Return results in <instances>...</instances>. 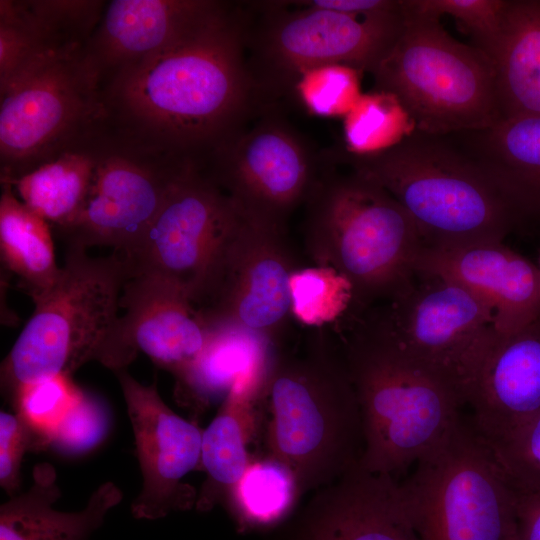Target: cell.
Returning a JSON list of instances; mask_svg holds the SVG:
<instances>
[{
  "label": "cell",
  "mask_w": 540,
  "mask_h": 540,
  "mask_svg": "<svg viewBox=\"0 0 540 540\" xmlns=\"http://www.w3.org/2000/svg\"><path fill=\"white\" fill-rule=\"evenodd\" d=\"M102 137L69 150L10 183L19 199L59 232L70 227L89 195Z\"/></svg>",
  "instance_id": "cell-27"
},
{
  "label": "cell",
  "mask_w": 540,
  "mask_h": 540,
  "mask_svg": "<svg viewBox=\"0 0 540 540\" xmlns=\"http://www.w3.org/2000/svg\"><path fill=\"white\" fill-rule=\"evenodd\" d=\"M54 468L43 463L33 471V484L0 507V540H89L123 494L112 482L101 484L79 512H61Z\"/></svg>",
  "instance_id": "cell-24"
},
{
  "label": "cell",
  "mask_w": 540,
  "mask_h": 540,
  "mask_svg": "<svg viewBox=\"0 0 540 540\" xmlns=\"http://www.w3.org/2000/svg\"><path fill=\"white\" fill-rule=\"evenodd\" d=\"M509 0H404L413 13L454 18L472 37L474 46L488 56L502 29Z\"/></svg>",
  "instance_id": "cell-33"
},
{
  "label": "cell",
  "mask_w": 540,
  "mask_h": 540,
  "mask_svg": "<svg viewBox=\"0 0 540 540\" xmlns=\"http://www.w3.org/2000/svg\"><path fill=\"white\" fill-rule=\"evenodd\" d=\"M212 156L213 168L204 173L241 213L284 230L321 176L306 144L275 119L243 128Z\"/></svg>",
  "instance_id": "cell-15"
},
{
  "label": "cell",
  "mask_w": 540,
  "mask_h": 540,
  "mask_svg": "<svg viewBox=\"0 0 540 540\" xmlns=\"http://www.w3.org/2000/svg\"><path fill=\"white\" fill-rule=\"evenodd\" d=\"M291 316L312 327L339 324L349 313L353 292L335 269L315 265L296 268L290 276Z\"/></svg>",
  "instance_id": "cell-30"
},
{
  "label": "cell",
  "mask_w": 540,
  "mask_h": 540,
  "mask_svg": "<svg viewBox=\"0 0 540 540\" xmlns=\"http://www.w3.org/2000/svg\"><path fill=\"white\" fill-rule=\"evenodd\" d=\"M298 6H308L336 11L339 13L370 17L398 12L403 0H306L291 2Z\"/></svg>",
  "instance_id": "cell-37"
},
{
  "label": "cell",
  "mask_w": 540,
  "mask_h": 540,
  "mask_svg": "<svg viewBox=\"0 0 540 540\" xmlns=\"http://www.w3.org/2000/svg\"><path fill=\"white\" fill-rule=\"evenodd\" d=\"M108 413L100 401L83 390L48 438V446L66 456L86 453L108 431Z\"/></svg>",
  "instance_id": "cell-34"
},
{
  "label": "cell",
  "mask_w": 540,
  "mask_h": 540,
  "mask_svg": "<svg viewBox=\"0 0 540 540\" xmlns=\"http://www.w3.org/2000/svg\"><path fill=\"white\" fill-rule=\"evenodd\" d=\"M186 162L125 137L102 138L93 182L73 224L60 232L68 248H113L132 256L178 181Z\"/></svg>",
  "instance_id": "cell-11"
},
{
  "label": "cell",
  "mask_w": 540,
  "mask_h": 540,
  "mask_svg": "<svg viewBox=\"0 0 540 540\" xmlns=\"http://www.w3.org/2000/svg\"><path fill=\"white\" fill-rule=\"evenodd\" d=\"M414 466L397 488L420 540H516L519 494L472 422Z\"/></svg>",
  "instance_id": "cell-8"
},
{
  "label": "cell",
  "mask_w": 540,
  "mask_h": 540,
  "mask_svg": "<svg viewBox=\"0 0 540 540\" xmlns=\"http://www.w3.org/2000/svg\"><path fill=\"white\" fill-rule=\"evenodd\" d=\"M371 72L375 93L389 97L413 129L446 136L501 119L490 57L451 36L438 18L411 12Z\"/></svg>",
  "instance_id": "cell-6"
},
{
  "label": "cell",
  "mask_w": 540,
  "mask_h": 540,
  "mask_svg": "<svg viewBox=\"0 0 540 540\" xmlns=\"http://www.w3.org/2000/svg\"><path fill=\"white\" fill-rule=\"evenodd\" d=\"M268 367L237 382L202 432L200 464L206 478L197 493L199 512L224 505L254 459L249 447L263 427L262 387Z\"/></svg>",
  "instance_id": "cell-23"
},
{
  "label": "cell",
  "mask_w": 540,
  "mask_h": 540,
  "mask_svg": "<svg viewBox=\"0 0 540 540\" xmlns=\"http://www.w3.org/2000/svg\"><path fill=\"white\" fill-rule=\"evenodd\" d=\"M82 390L71 376L58 375L18 387L10 396L17 414L37 435L41 446L78 399Z\"/></svg>",
  "instance_id": "cell-31"
},
{
  "label": "cell",
  "mask_w": 540,
  "mask_h": 540,
  "mask_svg": "<svg viewBox=\"0 0 540 540\" xmlns=\"http://www.w3.org/2000/svg\"><path fill=\"white\" fill-rule=\"evenodd\" d=\"M416 274L453 281L487 304L498 336L512 335L540 317V271L502 241L423 246Z\"/></svg>",
  "instance_id": "cell-19"
},
{
  "label": "cell",
  "mask_w": 540,
  "mask_h": 540,
  "mask_svg": "<svg viewBox=\"0 0 540 540\" xmlns=\"http://www.w3.org/2000/svg\"><path fill=\"white\" fill-rule=\"evenodd\" d=\"M539 271H540V258H539V265H538Z\"/></svg>",
  "instance_id": "cell-39"
},
{
  "label": "cell",
  "mask_w": 540,
  "mask_h": 540,
  "mask_svg": "<svg viewBox=\"0 0 540 540\" xmlns=\"http://www.w3.org/2000/svg\"><path fill=\"white\" fill-rule=\"evenodd\" d=\"M300 499L292 473L264 456L254 457L224 506L237 529L248 532L278 526L291 515Z\"/></svg>",
  "instance_id": "cell-29"
},
{
  "label": "cell",
  "mask_w": 540,
  "mask_h": 540,
  "mask_svg": "<svg viewBox=\"0 0 540 540\" xmlns=\"http://www.w3.org/2000/svg\"><path fill=\"white\" fill-rule=\"evenodd\" d=\"M131 422L143 478L131 504L135 518L156 520L195 506L197 493L183 482L201 461L202 430L175 413L156 383L143 385L125 369L115 372Z\"/></svg>",
  "instance_id": "cell-16"
},
{
  "label": "cell",
  "mask_w": 540,
  "mask_h": 540,
  "mask_svg": "<svg viewBox=\"0 0 540 540\" xmlns=\"http://www.w3.org/2000/svg\"><path fill=\"white\" fill-rule=\"evenodd\" d=\"M483 169L516 221H540V116L450 135Z\"/></svg>",
  "instance_id": "cell-22"
},
{
  "label": "cell",
  "mask_w": 540,
  "mask_h": 540,
  "mask_svg": "<svg viewBox=\"0 0 540 540\" xmlns=\"http://www.w3.org/2000/svg\"><path fill=\"white\" fill-rule=\"evenodd\" d=\"M295 269L285 230L242 214L196 308L209 327L242 328L277 345Z\"/></svg>",
  "instance_id": "cell-14"
},
{
  "label": "cell",
  "mask_w": 540,
  "mask_h": 540,
  "mask_svg": "<svg viewBox=\"0 0 540 540\" xmlns=\"http://www.w3.org/2000/svg\"><path fill=\"white\" fill-rule=\"evenodd\" d=\"M307 204L305 242L315 265L352 287L348 315L386 301L415 278L424 243L404 208L383 187L353 171L321 173Z\"/></svg>",
  "instance_id": "cell-5"
},
{
  "label": "cell",
  "mask_w": 540,
  "mask_h": 540,
  "mask_svg": "<svg viewBox=\"0 0 540 540\" xmlns=\"http://www.w3.org/2000/svg\"><path fill=\"white\" fill-rule=\"evenodd\" d=\"M339 156L396 199L424 246L503 242L517 223L483 169L449 135L413 129L384 148Z\"/></svg>",
  "instance_id": "cell-4"
},
{
  "label": "cell",
  "mask_w": 540,
  "mask_h": 540,
  "mask_svg": "<svg viewBox=\"0 0 540 540\" xmlns=\"http://www.w3.org/2000/svg\"><path fill=\"white\" fill-rule=\"evenodd\" d=\"M341 352L360 407L358 467L393 478L434 449L458 424L463 407L442 383L414 364L368 310L346 318Z\"/></svg>",
  "instance_id": "cell-3"
},
{
  "label": "cell",
  "mask_w": 540,
  "mask_h": 540,
  "mask_svg": "<svg viewBox=\"0 0 540 540\" xmlns=\"http://www.w3.org/2000/svg\"><path fill=\"white\" fill-rule=\"evenodd\" d=\"M270 4L273 8L266 10L255 42L263 66L258 79L262 91L288 84L294 87L303 73L324 65L371 73L393 42L404 15L403 5L395 13L360 17L308 6L290 11Z\"/></svg>",
  "instance_id": "cell-13"
},
{
  "label": "cell",
  "mask_w": 540,
  "mask_h": 540,
  "mask_svg": "<svg viewBox=\"0 0 540 540\" xmlns=\"http://www.w3.org/2000/svg\"><path fill=\"white\" fill-rule=\"evenodd\" d=\"M357 71L342 65H324L303 73L294 89L307 110L321 117L344 113L354 95Z\"/></svg>",
  "instance_id": "cell-35"
},
{
  "label": "cell",
  "mask_w": 540,
  "mask_h": 540,
  "mask_svg": "<svg viewBox=\"0 0 540 540\" xmlns=\"http://www.w3.org/2000/svg\"><path fill=\"white\" fill-rule=\"evenodd\" d=\"M120 307L124 313L96 359L114 372L125 369L141 352L177 377L199 356L211 334L193 303L153 275H129Z\"/></svg>",
  "instance_id": "cell-17"
},
{
  "label": "cell",
  "mask_w": 540,
  "mask_h": 540,
  "mask_svg": "<svg viewBox=\"0 0 540 540\" xmlns=\"http://www.w3.org/2000/svg\"><path fill=\"white\" fill-rule=\"evenodd\" d=\"M242 218L232 199L199 168L175 185L136 252L129 273L149 274L202 298L229 237Z\"/></svg>",
  "instance_id": "cell-12"
},
{
  "label": "cell",
  "mask_w": 540,
  "mask_h": 540,
  "mask_svg": "<svg viewBox=\"0 0 540 540\" xmlns=\"http://www.w3.org/2000/svg\"><path fill=\"white\" fill-rule=\"evenodd\" d=\"M486 441L517 493L540 495V412Z\"/></svg>",
  "instance_id": "cell-32"
},
{
  "label": "cell",
  "mask_w": 540,
  "mask_h": 540,
  "mask_svg": "<svg viewBox=\"0 0 540 540\" xmlns=\"http://www.w3.org/2000/svg\"><path fill=\"white\" fill-rule=\"evenodd\" d=\"M1 187V263L34 302L54 288L62 271L49 224L15 195L10 183L1 182Z\"/></svg>",
  "instance_id": "cell-28"
},
{
  "label": "cell",
  "mask_w": 540,
  "mask_h": 540,
  "mask_svg": "<svg viewBox=\"0 0 540 540\" xmlns=\"http://www.w3.org/2000/svg\"><path fill=\"white\" fill-rule=\"evenodd\" d=\"M368 311L392 342L460 401L471 399L497 333L491 308L459 284L416 274L400 292Z\"/></svg>",
  "instance_id": "cell-10"
},
{
  "label": "cell",
  "mask_w": 540,
  "mask_h": 540,
  "mask_svg": "<svg viewBox=\"0 0 540 540\" xmlns=\"http://www.w3.org/2000/svg\"><path fill=\"white\" fill-rule=\"evenodd\" d=\"M233 10L230 3L214 0H113L85 51L102 80L195 38Z\"/></svg>",
  "instance_id": "cell-18"
},
{
  "label": "cell",
  "mask_w": 540,
  "mask_h": 540,
  "mask_svg": "<svg viewBox=\"0 0 540 540\" xmlns=\"http://www.w3.org/2000/svg\"><path fill=\"white\" fill-rule=\"evenodd\" d=\"M101 81L83 46L42 61L0 90L1 182L100 134L107 120Z\"/></svg>",
  "instance_id": "cell-9"
},
{
  "label": "cell",
  "mask_w": 540,
  "mask_h": 540,
  "mask_svg": "<svg viewBox=\"0 0 540 540\" xmlns=\"http://www.w3.org/2000/svg\"><path fill=\"white\" fill-rule=\"evenodd\" d=\"M30 447H42L34 431L18 414L1 411L0 485L11 497L19 489L22 458Z\"/></svg>",
  "instance_id": "cell-36"
},
{
  "label": "cell",
  "mask_w": 540,
  "mask_h": 540,
  "mask_svg": "<svg viewBox=\"0 0 540 540\" xmlns=\"http://www.w3.org/2000/svg\"><path fill=\"white\" fill-rule=\"evenodd\" d=\"M277 345L264 336L237 327H211L210 337L195 361L176 378L179 403L202 412L228 395L233 386L265 370Z\"/></svg>",
  "instance_id": "cell-25"
},
{
  "label": "cell",
  "mask_w": 540,
  "mask_h": 540,
  "mask_svg": "<svg viewBox=\"0 0 540 540\" xmlns=\"http://www.w3.org/2000/svg\"><path fill=\"white\" fill-rule=\"evenodd\" d=\"M61 276L34 301V311L1 366L11 395L18 387L58 375L71 376L97 356L120 314L129 267L116 252L91 257L68 248Z\"/></svg>",
  "instance_id": "cell-7"
},
{
  "label": "cell",
  "mask_w": 540,
  "mask_h": 540,
  "mask_svg": "<svg viewBox=\"0 0 540 540\" xmlns=\"http://www.w3.org/2000/svg\"><path fill=\"white\" fill-rule=\"evenodd\" d=\"M501 119L540 116V0H509L489 55Z\"/></svg>",
  "instance_id": "cell-26"
},
{
  "label": "cell",
  "mask_w": 540,
  "mask_h": 540,
  "mask_svg": "<svg viewBox=\"0 0 540 540\" xmlns=\"http://www.w3.org/2000/svg\"><path fill=\"white\" fill-rule=\"evenodd\" d=\"M516 540H540V495H519Z\"/></svg>",
  "instance_id": "cell-38"
},
{
  "label": "cell",
  "mask_w": 540,
  "mask_h": 540,
  "mask_svg": "<svg viewBox=\"0 0 540 540\" xmlns=\"http://www.w3.org/2000/svg\"><path fill=\"white\" fill-rule=\"evenodd\" d=\"M289 540H420L401 504L397 480L354 467L315 491Z\"/></svg>",
  "instance_id": "cell-20"
},
{
  "label": "cell",
  "mask_w": 540,
  "mask_h": 540,
  "mask_svg": "<svg viewBox=\"0 0 540 540\" xmlns=\"http://www.w3.org/2000/svg\"><path fill=\"white\" fill-rule=\"evenodd\" d=\"M468 405L486 440L540 412V317L512 335L497 336Z\"/></svg>",
  "instance_id": "cell-21"
},
{
  "label": "cell",
  "mask_w": 540,
  "mask_h": 540,
  "mask_svg": "<svg viewBox=\"0 0 540 540\" xmlns=\"http://www.w3.org/2000/svg\"><path fill=\"white\" fill-rule=\"evenodd\" d=\"M262 402L265 456L292 473L301 497L359 464L363 429L356 392L341 349L323 334L301 354L277 349Z\"/></svg>",
  "instance_id": "cell-2"
},
{
  "label": "cell",
  "mask_w": 540,
  "mask_h": 540,
  "mask_svg": "<svg viewBox=\"0 0 540 540\" xmlns=\"http://www.w3.org/2000/svg\"><path fill=\"white\" fill-rule=\"evenodd\" d=\"M247 26L234 9L195 38L131 63L102 91L121 136L199 168L245 128L262 90L245 61Z\"/></svg>",
  "instance_id": "cell-1"
}]
</instances>
